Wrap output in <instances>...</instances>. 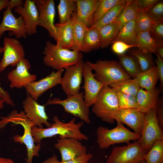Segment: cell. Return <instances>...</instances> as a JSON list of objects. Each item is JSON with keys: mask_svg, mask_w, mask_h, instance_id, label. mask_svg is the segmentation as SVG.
I'll return each mask as SVG.
<instances>
[{"mask_svg": "<svg viewBox=\"0 0 163 163\" xmlns=\"http://www.w3.org/2000/svg\"><path fill=\"white\" fill-rule=\"evenodd\" d=\"M156 58L154 60L155 63L156 64V67L158 74V80L160 81L161 91L163 89V59L159 56L156 54Z\"/></svg>", "mask_w": 163, "mask_h": 163, "instance_id": "43", "label": "cell"}, {"mask_svg": "<svg viewBox=\"0 0 163 163\" xmlns=\"http://www.w3.org/2000/svg\"><path fill=\"white\" fill-rule=\"evenodd\" d=\"M31 67L30 63L25 58L21 60L8 74L7 77L10 82L11 88L21 89L28 84L35 81L37 76L30 74L29 70Z\"/></svg>", "mask_w": 163, "mask_h": 163, "instance_id": "14", "label": "cell"}, {"mask_svg": "<svg viewBox=\"0 0 163 163\" xmlns=\"http://www.w3.org/2000/svg\"><path fill=\"white\" fill-rule=\"evenodd\" d=\"M53 123L49 128H40L35 126L32 127L31 133L35 143L40 144L43 139L57 135L59 138H73L80 141L88 139L89 137L80 131L83 122L76 123V119L74 117L69 122L64 123L56 115L53 117Z\"/></svg>", "mask_w": 163, "mask_h": 163, "instance_id": "1", "label": "cell"}, {"mask_svg": "<svg viewBox=\"0 0 163 163\" xmlns=\"http://www.w3.org/2000/svg\"><path fill=\"white\" fill-rule=\"evenodd\" d=\"M156 23L163 22V1H159L147 12Z\"/></svg>", "mask_w": 163, "mask_h": 163, "instance_id": "40", "label": "cell"}, {"mask_svg": "<svg viewBox=\"0 0 163 163\" xmlns=\"http://www.w3.org/2000/svg\"><path fill=\"white\" fill-rule=\"evenodd\" d=\"M83 92L67 97L65 100L54 98L48 100L46 105H61L66 112L81 120L87 124L90 123L89 107L85 104L84 99Z\"/></svg>", "mask_w": 163, "mask_h": 163, "instance_id": "8", "label": "cell"}, {"mask_svg": "<svg viewBox=\"0 0 163 163\" xmlns=\"http://www.w3.org/2000/svg\"><path fill=\"white\" fill-rule=\"evenodd\" d=\"M42 163H60V161H59L57 156L54 154L51 157L43 161Z\"/></svg>", "mask_w": 163, "mask_h": 163, "instance_id": "48", "label": "cell"}, {"mask_svg": "<svg viewBox=\"0 0 163 163\" xmlns=\"http://www.w3.org/2000/svg\"><path fill=\"white\" fill-rule=\"evenodd\" d=\"M136 45L138 49L147 53L156 54V49L158 44L150 35L149 31H142L137 33Z\"/></svg>", "mask_w": 163, "mask_h": 163, "instance_id": "27", "label": "cell"}, {"mask_svg": "<svg viewBox=\"0 0 163 163\" xmlns=\"http://www.w3.org/2000/svg\"><path fill=\"white\" fill-rule=\"evenodd\" d=\"M120 29L115 22L98 29L101 40L100 47L102 49L107 48L116 41Z\"/></svg>", "mask_w": 163, "mask_h": 163, "instance_id": "25", "label": "cell"}, {"mask_svg": "<svg viewBox=\"0 0 163 163\" xmlns=\"http://www.w3.org/2000/svg\"><path fill=\"white\" fill-rule=\"evenodd\" d=\"M24 111L26 117L31 121L34 126L42 128L43 124L49 128L51 123L48 121L49 119L45 110V105L39 104L27 93V96L22 102Z\"/></svg>", "mask_w": 163, "mask_h": 163, "instance_id": "16", "label": "cell"}, {"mask_svg": "<svg viewBox=\"0 0 163 163\" xmlns=\"http://www.w3.org/2000/svg\"><path fill=\"white\" fill-rule=\"evenodd\" d=\"M116 94L119 109H138L136 96L120 92Z\"/></svg>", "mask_w": 163, "mask_h": 163, "instance_id": "39", "label": "cell"}, {"mask_svg": "<svg viewBox=\"0 0 163 163\" xmlns=\"http://www.w3.org/2000/svg\"><path fill=\"white\" fill-rule=\"evenodd\" d=\"M140 88L151 91L156 87L158 77L156 66L140 72L135 78Z\"/></svg>", "mask_w": 163, "mask_h": 163, "instance_id": "24", "label": "cell"}, {"mask_svg": "<svg viewBox=\"0 0 163 163\" xmlns=\"http://www.w3.org/2000/svg\"><path fill=\"white\" fill-rule=\"evenodd\" d=\"M156 54L163 59V45H158L156 48Z\"/></svg>", "mask_w": 163, "mask_h": 163, "instance_id": "49", "label": "cell"}, {"mask_svg": "<svg viewBox=\"0 0 163 163\" xmlns=\"http://www.w3.org/2000/svg\"><path fill=\"white\" fill-rule=\"evenodd\" d=\"M54 145L61 154V161L71 160L87 153L86 147L75 138H59Z\"/></svg>", "mask_w": 163, "mask_h": 163, "instance_id": "17", "label": "cell"}, {"mask_svg": "<svg viewBox=\"0 0 163 163\" xmlns=\"http://www.w3.org/2000/svg\"><path fill=\"white\" fill-rule=\"evenodd\" d=\"M14 11L22 18L27 35L35 34L38 26L39 14L34 0H25L23 5L15 8Z\"/></svg>", "mask_w": 163, "mask_h": 163, "instance_id": "18", "label": "cell"}, {"mask_svg": "<svg viewBox=\"0 0 163 163\" xmlns=\"http://www.w3.org/2000/svg\"><path fill=\"white\" fill-rule=\"evenodd\" d=\"M134 1L139 7L147 12L159 0H135Z\"/></svg>", "mask_w": 163, "mask_h": 163, "instance_id": "44", "label": "cell"}, {"mask_svg": "<svg viewBox=\"0 0 163 163\" xmlns=\"http://www.w3.org/2000/svg\"><path fill=\"white\" fill-rule=\"evenodd\" d=\"M42 53L44 64L57 71L78 63L83 56L81 52L62 48L49 41L46 42Z\"/></svg>", "mask_w": 163, "mask_h": 163, "instance_id": "3", "label": "cell"}, {"mask_svg": "<svg viewBox=\"0 0 163 163\" xmlns=\"http://www.w3.org/2000/svg\"><path fill=\"white\" fill-rule=\"evenodd\" d=\"M138 46L136 45H129L121 41H117L112 43L111 49L117 55L124 54L128 49L134 47L138 48Z\"/></svg>", "mask_w": 163, "mask_h": 163, "instance_id": "42", "label": "cell"}, {"mask_svg": "<svg viewBox=\"0 0 163 163\" xmlns=\"http://www.w3.org/2000/svg\"><path fill=\"white\" fill-rule=\"evenodd\" d=\"M85 62L94 71L93 75L95 78L104 86L131 78L117 60L100 59L95 63L89 61Z\"/></svg>", "mask_w": 163, "mask_h": 163, "instance_id": "6", "label": "cell"}, {"mask_svg": "<svg viewBox=\"0 0 163 163\" xmlns=\"http://www.w3.org/2000/svg\"><path fill=\"white\" fill-rule=\"evenodd\" d=\"M76 0H60L57 6L59 23L69 20L76 11Z\"/></svg>", "mask_w": 163, "mask_h": 163, "instance_id": "34", "label": "cell"}, {"mask_svg": "<svg viewBox=\"0 0 163 163\" xmlns=\"http://www.w3.org/2000/svg\"><path fill=\"white\" fill-rule=\"evenodd\" d=\"M92 70L91 67L85 62L84 63L83 72L84 80L83 86L85 91L84 99L86 104L89 107L94 104L104 86L95 78Z\"/></svg>", "mask_w": 163, "mask_h": 163, "instance_id": "19", "label": "cell"}, {"mask_svg": "<svg viewBox=\"0 0 163 163\" xmlns=\"http://www.w3.org/2000/svg\"><path fill=\"white\" fill-rule=\"evenodd\" d=\"M92 157V154L86 153L71 160L65 161H60V163H88Z\"/></svg>", "mask_w": 163, "mask_h": 163, "instance_id": "46", "label": "cell"}, {"mask_svg": "<svg viewBox=\"0 0 163 163\" xmlns=\"http://www.w3.org/2000/svg\"><path fill=\"white\" fill-rule=\"evenodd\" d=\"M99 4V0H76L75 14L77 19L87 27H90Z\"/></svg>", "mask_w": 163, "mask_h": 163, "instance_id": "21", "label": "cell"}, {"mask_svg": "<svg viewBox=\"0 0 163 163\" xmlns=\"http://www.w3.org/2000/svg\"><path fill=\"white\" fill-rule=\"evenodd\" d=\"M117 125L109 129L108 127L100 126L96 131L97 142L99 147L107 149L116 143H128L131 141H136L140 136L130 131L121 122L117 121Z\"/></svg>", "mask_w": 163, "mask_h": 163, "instance_id": "5", "label": "cell"}, {"mask_svg": "<svg viewBox=\"0 0 163 163\" xmlns=\"http://www.w3.org/2000/svg\"><path fill=\"white\" fill-rule=\"evenodd\" d=\"M39 12L38 26L45 28L49 36L56 41L57 32L54 24L56 14L55 3L53 0H34Z\"/></svg>", "mask_w": 163, "mask_h": 163, "instance_id": "12", "label": "cell"}, {"mask_svg": "<svg viewBox=\"0 0 163 163\" xmlns=\"http://www.w3.org/2000/svg\"><path fill=\"white\" fill-rule=\"evenodd\" d=\"M9 1L8 0H0V11L7 7Z\"/></svg>", "mask_w": 163, "mask_h": 163, "instance_id": "50", "label": "cell"}, {"mask_svg": "<svg viewBox=\"0 0 163 163\" xmlns=\"http://www.w3.org/2000/svg\"><path fill=\"white\" fill-rule=\"evenodd\" d=\"M113 118L116 121L126 124L135 133L141 135L145 120L144 113L137 109H119Z\"/></svg>", "mask_w": 163, "mask_h": 163, "instance_id": "20", "label": "cell"}, {"mask_svg": "<svg viewBox=\"0 0 163 163\" xmlns=\"http://www.w3.org/2000/svg\"><path fill=\"white\" fill-rule=\"evenodd\" d=\"M63 69L54 71L46 77L37 81L31 82L24 87L27 93L35 101L48 90L60 84Z\"/></svg>", "mask_w": 163, "mask_h": 163, "instance_id": "15", "label": "cell"}, {"mask_svg": "<svg viewBox=\"0 0 163 163\" xmlns=\"http://www.w3.org/2000/svg\"><path fill=\"white\" fill-rule=\"evenodd\" d=\"M84 63L82 60L78 63L65 69L66 71L61 78L60 85L67 97L79 92L83 77Z\"/></svg>", "mask_w": 163, "mask_h": 163, "instance_id": "10", "label": "cell"}, {"mask_svg": "<svg viewBox=\"0 0 163 163\" xmlns=\"http://www.w3.org/2000/svg\"><path fill=\"white\" fill-rule=\"evenodd\" d=\"M127 144L113 147L106 163H141L146 153L136 141Z\"/></svg>", "mask_w": 163, "mask_h": 163, "instance_id": "9", "label": "cell"}, {"mask_svg": "<svg viewBox=\"0 0 163 163\" xmlns=\"http://www.w3.org/2000/svg\"><path fill=\"white\" fill-rule=\"evenodd\" d=\"M0 163H15L12 160L10 159L0 158Z\"/></svg>", "mask_w": 163, "mask_h": 163, "instance_id": "51", "label": "cell"}, {"mask_svg": "<svg viewBox=\"0 0 163 163\" xmlns=\"http://www.w3.org/2000/svg\"><path fill=\"white\" fill-rule=\"evenodd\" d=\"M6 8L0 24V38L8 31L10 36L14 35L17 39L26 38L27 34L22 17H15L9 6H8Z\"/></svg>", "mask_w": 163, "mask_h": 163, "instance_id": "13", "label": "cell"}, {"mask_svg": "<svg viewBox=\"0 0 163 163\" xmlns=\"http://www.w3.org/2000/svg\"><path fill=\"white\" fill-rule=\"evenodd\" d=\"M158 45H163V22L156 23L149 31Z\"/></svg>", "mask_w": 163, "mask_h": 163, "instance_id": "41", "label": "cell"}, {"mask_svg": "<svg viewBox=\"0 0 163 163\" xmlns=\"http://www.w3.org/2000/svg\"><path fill=\"white\" fill-rule=\"evenodd\" d=\"M99 0V4L92 18L91 26L100 20L110 9L123 0Z\"/></svg>", "mask_w": 163, "mask_h": 163, "instance_id": "38", "label": "cell"}, {"mask_svg": "<svg viewBox=\"0 0 163 163\" xmlns=\"http://www.w3.org/2000/svg\"><path fill=\"white\" fill-rule=\"evenodd\" d=\"M127 0H123L110 9L98 22L91 28L97 29L106 25L114 22L120 14Z\"/></svg>", "mask_w": 163, "mask_h": 163, "instance_id": "33", "label": "cell"}, {"mask_svg": "<svg viewBox=\"0 0 163 163\" xmlns=\"http://www.w3.org/2000/svg\"><path fill=\"white\" fill-rule=\"evenodd\" d=\"M99 163H104L103 162V161H102V162H99Z\"/></svg>", "mask_w": 163, "mask_h": 163, "instance_id": "55", "label": "cell"}, {"mask_svg": "<svg viewBox=\"0 0 163 163\" xmlns=\"http://www.w3.org/2000/svg\"><path fill=\"white\" fill-rule=\"evenodd\" d=\"M145 120L139 139L137 141L146 154L157 141L163 140V132L157 118L156 108L144 113Z\"/></svg>", "mask_w": 163, "mask_h": 163, "instance_id": "7", "label": "cell"}, {"mask_svg": "<svg viewBox=\"0 0 163 163\" xmlns=\"http://www.w3.org/2000/svg\"><path fill=\"white\" fill-rule=\"evenodd\" d=\"M24 1L22 0H11L9 1L8 6L12 9L21 5H23Z\"/></svg>", "mask_w": 163, "mask_h": 163, "instance_id": "47", "label": "cell"}, {"mask_svg": "<svg viewBox=\"0 0 163 163\" xmlns=\"http://www.w3.org/2000/svg\"><path fill=\"white\" fill-rule=\"evenodd\" d=\"M156 23L146 12L139 7L135 18V25L137 33L142 31H149Z\"/></svg>", "mask_w": 163, "mask_h": 163, "instance_id": "37", "label": "cell"}, {"mask_svg": "<svg viewBox=\"0 0 163 163\" xmlns=\"http://www.w3.org/2000/svg\"><path fill=\"white\" fill-rule=\"evenodd\" d=\"M117 55L122 68L130 77L135 78L141 72L133 57L125 54Z\"/></svg>", "mask_w": 163, "mask_h": 163, "instance_id": "35", "label": "cell"}, {"mask_svg": "<svg viewBox=\"0 0 163 163\" xmlns=\"http://www.w3.org/2000/svg\"><path fill=\"white\" fill-rule=\"evenodd\" d=\"M73 22V45L72 50L78 52H82V43L86 27L77 18L75 11L72 15Z\"/></svg>", "mask_w": 163, "mask_h": 163, "instance_id": "28", "label": "cell"}, {"mask_svg": "<svg viewBox=\"0 0 163 163\" xmlns=\"http://www.w3.org/2000/svg\"><path fill=\"white\" fill-rule=\"evenodd\" d=\"M0 120V129L5 127L10 123L22 126L24 128L22 136L14 135L13 137L14 142L24 144L27 149V158L26 163H32L34 156L38 157L39 152L41 148L40 144L36 145L31 133L32 127L34 123L26 116L24 111L18 112L16 110L11 111L5 117H1Z\"/></svg>", "mask_w": 163, "mask_h": 163, "instance_id": "2", "label": "cell"}, {"mask_svg": "<svg viewBox=\"0 0 163 163\" xmlns=\"http://www.w3.org/2000/svg\"><path fill=\"white\" fill-rule=\"evenodd\" d=\"M137 34L135 19L121 27L116 41H121L129 45H136Z\"/></svg>", "mask_w": 163, "mask_h": 163, "instance_id": "30", "label": "cell"}, {"mask_svg": "<svg viewBox=\"0 0 163 163\" xmlns=\"http://www.w3.org/2000/svg\"><path fill=\"white\" fill-rule=\"evenodd\" d=\"M101 40L98 29L88 28L86 30L82 43V52L89 53L99 49L101 46Z\"/></svg>", "mask_w": 163, "mask_h": 163, "instance_id": "26", "label": "cell"}, {"mask_svg": "<svg viewBox=\"0 0 163 163\" xmlns=\"http://www.w3.org/2000/svg\"><path fill=\"white\" fill-rule=\"evenodd\" d=\"M116 92H120L136 96L141 88L135 78L125 79L110 84L109 85Z\"/></svg>", "mask_w": 163, "mask_h": 163, "instance_id": "31", "label": "cell"}, {"mask_svg": "<svg viewBox=\"0 0 163 163\" xmlns=\"http://www.w3.org/2000/svg\"><path fill=\"white\" fill-rule=\"evenodd\" d=\"M156 115L159 124L163 130V97L160 98L156 107Z\"/></svg>", "mask_w": 163, "mask_h": 163, "instance_id": "45", "label": "cell"}, {"mask_svg": "<svg viewBox=\"0 0 163 163\" xmlns=\"http://www.w3.org/2000/svg\"><path fill=\"white\" fill-rule=\"evenodd\" d=\"M4 102V100L2 98H0V110L3 107Z\"/></svg>", "mask_w": 163, "mask_h": 163, "instance_id": "52", "label": "cell"}, {"mask_svg": "<svg viewBox=\"0 0 163 163\" xmlns=\"http://www.w3.org/2000/svg\"><path fill=\"white\" fill-rule=\"evenodd\" d=\"M55 26L57 32L56 44L62 48L72 50L74 43L72 17L64 23L55 24Z\"/></svg>", "mask_w": 163, "mask_h": 163, "instance_id": "23", "label": "cell"}, {"mask_svg": "<svg viewBox=\"0 0 163 163\" xmlns=\"http://www.w3.org/2000/svg\"><path fill=\"white\" fill-rule=\"evenodd\" d=\"M92 112L104 122L113 124V116L119 109L116 91L108 85H105L92 105Z\"/></svg>", "mask_w": 163, "mask_h": 163, "instance_id": "4", "label": "cell"}, {"mask_svg": "<svg viewBox=\"0 0 163 163\" xmlns=\"http://www.w3.org/2000/svg\"><path fill=\"white\" fill-rule=\"evenodd\" d=\"M3 56L0 62V72H2L9 66H16L25 58L24 47L17 39L5 37L3 40Z\"/></svg>", "mask_w": 163, "mask_h": 163, "instance_id": "11", "label": "cell"}, {"mask_svg": "<svg viewBox=\"0 0 163 163\" xmlns=\"http://www.w3.org/2000/svg\"><path fill=\"white\" fill-rule=\"evenodd\" d=\"M160 88L155 87L151 91H147L140 88L136 97L138 109L145 113L151 109L156 108L160 99Z\"/></svg>", "mask_w": 163, "mask_h": 163, "instance_id": "22", "label": "cell"}, {"mask_svg": "<svg viewBox=\"0 0 163 163\" xmlns=\"http://www.w3.org/2000/svg\"><path fill=\"white\" fill-rule=\"evenodd\" d=\"M129 54L135 59L141 72L155 66L151 54L144 53L138 49L130 50Z\"/></svg>", "mask_w": 163, "mask_h": 163, "instance_id": "32", "label": "cell"}, {"mask_svg": "<svg viewBox=\"0 0 163 163\" xmlns=\"http://www.w3.org/2000/svg\"><path fill=\"white\" fill-rule=\"evenodd\" d=\"M139 7L134 0H127L115 22L120 28L126 23L135 19Z\"/></svg>", "mask_w": 163, "mask_h": 163, "instance_id": "29", "label": "cell"}, {"mask_svg": "<svg viewBox=\"0 0 163 163\" xmlns=\"http://www.w3.org/2000/svg\"><path fill=\"white\" fill-rule=\"evenodd\" d=\"M146 163H163V140L156 141L145 155Z\"/></svg>", "mask_w": 163, "mask_h": 163, "instance_id": "36", "label": "cell"}, {"mask_svg": "<svg viewBox=\"0 0 163 163\" xmlns=\"http://www.w3.org/2000/svg\"><path fill=\"white\" fill-rule=\"evenodd\" d=\"M141 163H146L145 161L143 160Z\"/></svg>", "mask_w": 163, "mask_h": 163, "instance_id": "54", "label": "cell"}, {"mask_svg": "<svg viewBox=\"0 0 163 163\" xmlns=\"http://www.w3.org/2000/svg\"><path fill=\"white\" fill-rule=\"evenodd\" d=\"M3 52V47H0V53H2ZM0 90L1 91H4V89L2 88L0 85Z\"/></svg>", "mask_w": 163, "mask_h": 163, "instance_id": "53", "label": "cell"}]
</instances>
